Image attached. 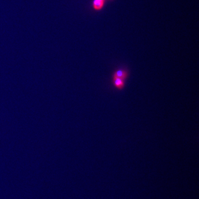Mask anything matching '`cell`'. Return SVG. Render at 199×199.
Masks as SVG:
<instances>
[{"instance_id": "1", "label": "cell", "mask_w": 199, "mask_h": 199, "mask_svg": "<svg viewBox=\"0 0 199 199\" xmlns=\"http://www.w3.org/2000/svg\"><path fill=\"white\" fill-rule=\"evenodd\" d=\"M113 77H117L121 79L125 80L128 78L129 76L128 71L125 69H118L117 70H115L113 74Z\"/></svg>"}, {"instance_id": "2", "label": "cell", "mask_w": 199, "mask_h": 199, "mask_svg": "<svg viewBox=\"0 0 199 199\" xmlns=\"http://www.w3.org/2000/svg\"><path fill=\"white\" fill-rule=\"evenodd\" d=\"M106 0H93L92 6L95 11H101L104 8Z\"/></svg>"}, {"instance_id": "3", "label": "cell", "mask_w": 199, "mask_h": 199, "mask_svg": "<svg viewBox=\"0 0 199 199\" xmlns=\"http://www.w3.org/2000/svg\"><path fill=\"white\" fill-rule=\"evenodd\" d=\"M125 80L121 79L117 77L112 76V82L113 84L116 89L121 90L125 87Z\"/></svg>"}]
</instances>
